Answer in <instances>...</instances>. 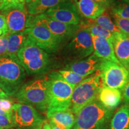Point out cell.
<instances>
[{
	"label": "cell",
	"mask_w": 129,
	"mask_h": 129,
	"mask_svg": "<svg viewBox=\"0 0 129 129\" xmlns=\"http://www.w3.org/2000/svg\"><path fill=\"white\" fill-rule=\"evenodd\" d=\"M42 124L40 125V126H38L37 127H35V128H33V129H42Z\"/></svg>",
	"instance_id": "cell-39"
},
{
	"label": "cell",
	"mask_w": 129,
	"mask_h": 129,
	"mask_svg": "<svg viewBox=\"0 0 129 129\" xmlns=\"http://www.w3.org/2000/svg\"><path fill=\"white\" fill-rule=\"evenodd\" d=\"M14 128L12 117L0 114V129H13Z\"/></svg>",
	"instance_id": "cell-30"
},
{
	"label": "cell",
	"mask_w": 129,
	"mask_h": 129,
	"mask_svg": "<svg viewBox=\"0 0 129 129\" xmlns=\"http://www.w3.org/2000/svg\"><path fill=\"white\" fill-rule=\"evenodd\" d=\"M92 1L102 5L106 9H109L115 0H92Z\"/></svg>",
	"instance_id": "cell-34"
},
{
	"label": "cell",
	"mask_w": 129,
	"mask_h": 129,
	"mask_svg": "<svg viewBox=\"0 0 129 129\" xmlns=\"http://www.w3.org/2000/svg\"><path fill=\"white\" fill-rule=\"evenodd\" d=\"M12 118L14 128L17 129H33L40 126L45 121L34 108L19 102L13 104Z\"/></svg>",
	"instance_id": "cell-10"
},
{
	"label": "cell",
	"mask_w": 129,
	"mask_h": 129,
	"mask_svg": "<svg viewBox=\"0 0 129 129\" xmlns=\"http://www.w3.org/2000/svg\"><path fill=\"white\" fill-rule=\"evenodd\" d=\"M35 26L44 27L53 35L65 42L68 41L77 31L81 28V25H68L49 17L44 13L37 15L29 14L26 28Z\"/></svg>",
	"instance_id": "cell-7"
},
{
	"label": "cell",
	"mask_w": 129,
	"mask_h": 129,
	"mask_svg": "<svg viewBox=\"0 0 129 129\" xmlns=\"http://www.w3.org/2000/svg\"><path fill=\"white\" fill-rule=\"evenodd\" d=\"M42 129H51L48 121H44L43 124H42Z\"/></svg>",
	"instance_id": "cell-36"
},
{
	"label": "cell",
	"mask_w": 129,
	"mask_h": 129,
	"mask_svg": "<svg viewBox=\"0 0 129 129\" xmlns=\"http://www.w3.org/2000/svg\"><path fill=\"white\" fill-rule=\"evenodd\" d=\"M112 45L118 61L129 71V36L122 32L114 34Z\"/></svg>",
	"instance_id": "cell-15"
},
{
	"label": "cell",
	"mask_w": 129,
	"mask_h": 129,
	"mask_svg": "<svg viewBox=\"0 0 129 129\" xmlns=\"http://www.w3.org/2000/svg\"><path fill=\"white\" fill-rule=\"evenodd\" d=\"M114 111L109 110L98 99L81 109L75 114L72 129H108Z\"/></svg>",
	"instance_id": "cell-4"
},
{
	"label": "cell",
	"mask_w": 129,
	"mask_h": 129,
	"mask_svg": "<svg viewBox=\"0 0 129 129\" xmlns=\"http://www.w3.org/2000/svg\"><path fill=\"white\" fill-rule=\"evenodd\" d=\"M111 16L121 32L129 36V19L121 18L112 13H111Z\"/></svg>",
	"instance_id": "cell-27"
},
{
	"label": "cell",
	"mask_w": 129,
	"mask_h": 129,
	"mask_svg": "<svg viewBox=\"0 0 129 129\" xmlns=\"http://www.w3.org/2000/svg\"><path fill=\"white\" fill-rule=\"evenodd\" d=\"M25 7V6L21 4L18 0H2L0 4V13L3 14L12 9Z\"/></svg>",
	"instance_id": "cell-28"
},
{
	"label": "cell",
	"mask_w": 129,
	"mask_h": 129,
	"mask_svg": "<svg viewBox=\"0 0 129 129\" xmlns=\"http://www.w3.org/2000/svg\"><path fill=\"white\" fill-rule=\"evenodd\" d=\"M81 29L88 31L90 35H94L100 38H104L108 40L109 43L112 44L114 40V34H112L105 29L99 26L97 24L93 23H90L88 24H85L84 26H81Z\"/></svg>",
	"instance_id": "cell-23"
},
{
	"label": "cell",
	"mask_w": 129,
	"mask_h": 129,
	"mask_svg": "<svg viewBox=\"0 0 129 129\" xmlns=\"http://www.w3.org/2000/svg\"><path fill=\"white\" fill-rule=\"evenodd\" d=\"M99 70L103 86L121 90L129 81V71L121 64L102 60Z\"/></svg>",
	"instance_id": "cell-9"
},
{
	"label": "cell",
	"mask_w": 129,
	"mask_h": 129,
	"mask_svg": "<svg viewBox=\"0 0 129 129\" xmlns=\"http://www.w3.org/2000/svg\"><path fill=\"white\" fill-rule=\"evenodd\" d=\"M128 129H129V128H128Z\"/></svg>",
	"instance_id": "cell-42"
},
{
	"label": "cell",
	"mask_w": 129,
	"mask_h": 129,
	"mask_svg": "<svg viewBox=\"0 0 129 129\" xmlns=\"http://www.w3.org/2000/svg\"><path fill=\"white\" fill-rule=\"evenodd\" d=\"M28 36L25 30L9 35L7 41V54L17 56V53L25 43Z\"/></svg>",
	"instance_id": "cell-22"
},
{
	"label": "cell",
	"mask_w": 129,
	"mask_h": 129,
	"mask_svg": "<svg viewBox=\"0 0 129 129\" xmlns=\"http://www.w3.org/2000/svg\"><path fill=\"white\" fill-rule=\"evenodd\" d=\"M93 46V54L104 60L119 63L114 53L113 45L104 38L91 35Z\"/></svg>",
	"instance_id": "cell-17"
},
{
	"label": "cell",
	"mask_w": 129,
	"mask_h": 129,
	"mask_svg": "<svg viewBox=\"0 0 129 129\" xmlns=\"http://www.w3.org/2000/svg\"><path fill=\"white\" fill-rule=\"evenodd\" d=\"M26 72L17 56H0V88L9 97H14L24 84Z\"/></svg>",
	"instance_id": "cell-3"
},
{
	"label": "cell",
	"mask_w": 129,
	"mask_h": 129,
	"mask_svg": "<svg viewBox=\"0 0 129 129\" xmlns=\"http://www.w3.org/2000/svg\"><path fill=\"white\" fill-rule=\"evenodd\" d=\"M14 97L19 103L29 105L38 112L46 114L48 106V75H38L24 83Z\"/></svg>",
	"instance_id": "cell-2"
},
{
	"label": "cell",
	"mask_w": 129,
	"mask_h": 129,
	"mask_svg": "<svg viewBox=\"0 0 129 129\" xmlns=\"http://www.w3.org/2000/svg\"><path fill=\"white\" fill-rule=\"evenodd\" d=\"M25 31L31 41L49 54L57 52L64 42L41 26L26 28Z\"/></svg>",
	"instance_id": "cell-11"
},
{
	"label": "cell",
	"mask_w": 129,
	"mask_h": 129,
	"mask_svg": "<svg viewBox=\"0 0 129 129\" xmlns=\"http://www.w3.org/2000/svg\"><path fill=\"white\" fill-rule=\"evenodd\" d=\"M13 104L10 98L0 99V114L12 117Z\"/></svg>",
	"instance_id": "cell-29"
},
{
	"label": "cell",
	"mask_w": 129,
	"mask_h": 129,
	"mask_svg": "<svg viewBox=\"0 0 129 129\" xmlns=\"http://www.w3.org/2000/svg\"><path fill=\"white\" fill-rule=\"evenodd\" d=\"M48 122H49V124L50 125L51 129H64L63 127L55 123V122L52 121L48 120Z\"/></svg>",
	"instance_id": "cell-35"
},
{
	"label": "cell",
	"mask_w": 129,
	"mask_h": 129,
	"mask_svg": "<svg viewBox=\"0 0 129 129\" xmlns=\"http://www.w3.org/2000/svg\"><path fill=\"white\" fill-rule=\"evenodd\" d=\"M93 20V23L97 24L99 26L105 29L111 33L115 34L121 32L119 29L117 28V25L114 23V20L111 16L108 13L105 12L99 16L98 18Z\"/></svg>",
	"instance_id": "cell-24"
},
{
	"label": "cell",
	"mask_w": 129,
	"mask_h": 129,
	"mask_svg": "<svg viewBox=\"0 0 129 129\" xmlns=\"http://www.w3.org/2000/svg\"><path fill=\"white\" fill-rule=\"evenodd\" d=\"M57 72L64 81L74 86V87L87 78V77L81 76L71 71L67 70V69H61L58 71Z\"/></svg>",
	"instance_id": "cell-26"
},
{
	"label": "cell",
	"mask_w": 129,
	"mask_h": 129,
	"mask_svg": "<svg viewBox=\"0 0 129 129\" xmlns=\"http://www.w3.org/2000/svg\"><path fill=\"white\" fill-rule=\"evenodd\" d=\"M48 120L52 121L64 129H72L75 122V115L71 109L46 112Z\"/></svg>",
	"instance_id": "cell-19"
},
{
	"label": "cell",
	"mask_w": 129,
	"mask_h": 129,
	"mask_svg": "<svg viewBox=\"0 0 129 129\" xmlns=\"http://www.w3.org/2000/svg\"><path fill=\"white\" fill-rule=\"evenodd\" d=\"M69 41L63 49L62 55L69 60H81L93 53L92 38L87 30L81 28Z\"/></svg>",
	"instance_id": "cell-8"
},
{
	"label": "cell",
	"mask_w": 129,
	"mask_h": 129,
	"mask_svg": "<svg viewBox=\"0 0 129 129\" xmlns=\"http://www.w3.org/2000/svg\"><path fill=\"white\" fill-rule=\"evenodd\" d=\"M51 19L62 23L80 25L81 19L73 0H64L44 13Z\"/></svg>",
	"instance_id": "cell-12"
},
{
	"label": "cell",
	"mask_w": 129,
	"mask_h": 129,
	"mask_svg": "<svg viewBox=\"0 0 129 129\" xmlns=\"http://www.w3.org/2000/svg\"><path fill=\"white\" fill-rule=\"evenodd\" d=\"M122 97L120 90L102 86L98 95V100L106 108L114 111L120 104Z\"/></svg>",
	"instance_id": "cell-18"
},
{
	"label": "cell",
	"mask_w": 129,
	"mask_h": 129,
	"mask_svg": "<svg viewBox=\"0 0 129 129\" xmlns=\"http://www.w3.org/2000/svg\"><path fill=\"white\" fill-rule=\"evenodd\" d=\"M102 60L92 54L81 60L72 61L63 69L71 71L81 76L87 77L99 70Z\"/></svg>",
	"instance_id": "cell-13"
},
{
	"label": "cell",
	"mask_w": 129,
	"mask_h": 129,
	"mask_svg": "<svg viewBox=\"0 0 129 129\" xmlns=\"http://www.w3.org/2000/svg\"><path fill=\"white\" fill-rule=\"evenodd\" d=\"M3 15L6 17L9 34L23 31L26 28L29 14L26 7L22 9H12Z\"/></svg>",
	"instance_id": "cell-14"
},
{
	"label": "cell",
	"mask_w": 129,
	"mask_h": 129,
	"mask_svg": "<svg viewBox=\"0 0 129 129\" xmlns=\"http://www.w3.org/2000/svg\"><path fill=\"white\" fill-rule=\"evenodd\" d=\"M9 35L0 38V56L7 54V41Z\"/></svg>",
	"instance_id": "cell-32"
},
{
	"label": "cell",
	"mask_w": 129,
	"mask_h": 129,
	"mask_svg": "<svg viewBox=\"0 0 129 129\" xmlns=\"http://www.w3.org/2000/svg\"><path fill=\"white\" fill-rule=\"evenodd\" d=\"M33 1L34 0H26V4H29V3H30V2H32V1Z\"/></svg>",
	"instance_id": "cell-40"
},
{
	"label": "cell",
	"mask_w": 129,
	"mask_h": 129,
	"mask_svg": "<svg viewBox=\"0 0 129 129\" xmlns=\"http://www.w3.org/2000/svg\"><path fill=\"white\" fill-rule=\"evenodd\" d=\"M75 7L81 17L94 20L106 11L102 5L92 0H73Z\"/></svg>",
	"instance_id": "cell-16"
},
{
	"label": "cell",
	"mask_w": 129,
	"mask_h": 129,
	"mask_svg": "<svg viewBox=\"0 0 129 129\" xmlns=\"http://www.w3.org/2000/svg\"><path fill=\"white\" fill-rule=\"evenodd\" d=\"M18 1H19V2L21 4L23 5V6H25L26 1V0H18Z\"/></svg>",
	"instance_id": "cell-38"
},
{
	"label": "cell",
	"mask_w": 129,
	"mask_h": 129,
	"mask_svg": "<svg viewBox=\"0 0 129 129\" xmlns=\"http://www.w3.org/2000/svg\"><path fill=\"white\" fill-rule=\"evenodd\" d=\"M74 88V86L63 80L57 71L50 72L48 75V106L47 111L71 109Z\"/></svg>",
	"instance_id": "cell-5"
},
{
	"label": "cell",
	"mask_w": 129,
	"mask_h": 129,
	"mask_svg": "<svg viewBox=\"0 0 129 129\" xmlns=\"http://www.w3.org/2000/svg\"><path fill=\"white\" fill-rule=\"evenodd\" d=\"M64 0H34L26 4V9L29 15H37L44 13L46 11L52 8Z\"/></svg>",
	"instance_id": "cell-21"
},
{
	"label": "cell",
	"mask_w": 129,
	"mask_h": 129,
	"mask_svg": "<svg viewBox=\"0 0 129 129\" xmlns=\"http://www.w3.org/2000/svg\"><path fill=\"white\" fill-rule=\"evenodd\" d=\"M10 97L6 94V93H4V91L1 90V88H0V99L1 98H9Z\"/></svg>",
	"instance_id": "cell-37"
},
{
	"label": "cell",
	"mask_w": 129,
	"mask_h": 129,
	"mask_svg": "<svg viewBox=\"0 0 129 129\" xmlns=\"http://www.w3.org/2000/svg\"><path fill=\"white\" fill-rule=\"evenodd\" d=\"M129 128V106L122 105L112 116L108 129Z\"/></svg>",
	"instance_id": "cell-20"
},
{
	"label": "cell",
	"mask_w": 129,
	"mask_h": 129,
	"mask_svg": "<svg viewBox=\"0 0 129 129\" xmlns=\"http://www.w3.org/2000/svg\"><path fill=\"white\" fill-rule=\"evenodd\" d=\"M123 99L125 104L129 106V81L123 88Z\"/></svg>",
	"instance_id": "cell-33"
},
{
	"label": "cell",
	"mask_w": 129,
	"mask_h": 129,
	"mask_svg": "<svg viewBox=\"0 0 129 129\" xmlns=\"http://www.w3.org/2000/svg\"><path fill=\"white\" fill-rule=\"evenodd\" d=\"M17 56L28 75H44L49 71L52 64L49 53L37 46L28 37Z\"/></svg>",
	"instance_id": "cell-1"
},
{
	"label": "cell",
	"mask_w": 129,
	"mask_h": 129,
	"mask_svg": "<svg viewBox=\"0 0 129 129\" xmlns=\"http://www.w3.org/2000/svg\"><path fill=\"white\" fill-rule=\"evenodd\" d=\"M9 34L6 17L4 15L0 13V38Z\"/></svg>",
	"instance_id": "cell-31"
},
{
	"label": "cell",
	"mask_w": 129,
	"mask_h": 129,
	"mask_svg": "<svg viewBox=\"0 0 129 129\" xmlns=\"http://www.w3.org/2000/svg\"><path fill=\"white\" fill-rule=\"evenodd\" d=\"M100 71L98 70L82 81L74 88L71 109L76 114L81 109L98 99L103 84Z\"/></svg>",
	"instance_id": "cell-6"
},
{
	"label": "cell",
	"mask_w": 129,
	"mask_h": 129,
	"mask_svg": "<svg viewBox=\"0 0 129 129\" xmlns=\"http://www.w3.org/2000/svg\"><path fill=\"white\" fill-rule=\"evenodd\" d=\"M1 1H2V0H0V4H1Z\"/></svg>",
	"instance_id": "cell-41"
},
{
	"label": "cell",
	"mask_w": 129,
	"mask_h": 129,
	"mask_svg": "<svg viewBox=\"0 0 129 129\" xmlns=\"http://www.w3.org/2000/svg\"><path fill=\"white\" fill-rule=\"evenodd\" d=\"M109 9L112 13L121 18L129 19V0H115Z\"/></svg>",
	"instance_id": "cell-25"
}]
</instances>
